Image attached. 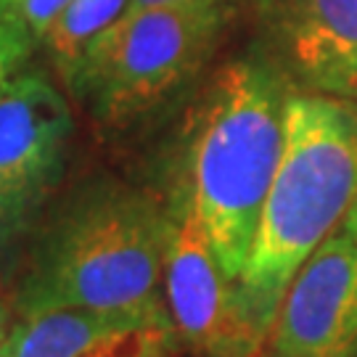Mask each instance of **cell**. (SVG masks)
<instances>
[{
	"label": "cell",
	"mask_w": 357,
	"mask_h": 357,
	"mask_svg": "<svg viewBox=\"0 0 357 357\" xmlns=\"http://www.w3.org/2000/svg\"><path fill=\"white\" fill-rule=\"evenodd\" d=\"M291 90L257 43L209 77L188 119L175 202L191 206L238 289L281 162Z\"/></svg>",
	"instance_id": "6da1fadb"
},
{
	"label": "cell",
	"mask_w": 357,
	"mask_h": 357,
	"mask_svg": "<svg viewBox=\"0 0 357 357\" xmlns=\"http://www.w3.org/2000/svg\"><path fill=\"white\" fill-rule=\"evenodd\" d=\"M357 196V106L291 90L281 162L262 206L241 299L268 342L294 275L344 222Z\"/></svg>",
	"instance_id": "7a4b0ae2"
},
{
	"label": "cell",
	"mask_w": 357,
	"mask_h": 357,
	"mask_svg": "<svg viewBox=\"0 0 357 357\" xmlns=\"http://www.w3.org/2000/svg\"><path fill=\"white\" fill-rule=\"evenodd\" d=\"M169 209L116 180L77 191L45 225L22 310L146 307L165 302Z\"/></svg>",
	"instance_id": "3957f363"
},
{
	"label": "cell",
	"mask_w": 357,
	"mask_h": 357,
	"mask_svg": "<svg viewBox=\"0 0 357 357\" xmlns=\"http://www.w3.org/2000/svg\"><path fill=\"white\" fill-rule=\"evenodd\" d=\"M236 8H159L114 24L64 69L98 125L128 130L172 101L220 48Z\"/></svg>",
	"instance_id": "277c9868"
},
{
	"label": "cell",
	"mask_w": 357,
	"mask_h": 357,
	"mask_svg": "<svg viewBox=\"0 0 357 357\" xmlns=\"http://www.w3.org/2000/svg\"><path fill=\"white\" fill-rule=\"evenodd\" d=\"M72 132L69 101L45 72L22 69L0 85V262L59 188Z\"/></svg>",
	"instance_id": "5b68a950"
},
{
	"label": "cell",
	"mask_w": 357,
	"mask_h": 357,
	"mask_svg": "<svg viewBox=\"0 0 357 357\" xmlns=\"http://www.w3.org/2000/svg\"><path fill=\"white\" fill-rule=\"evenodd\" d=\"M165 302L178 339L202 357H252L268 344L246 315L238 283L183 202L169 206Z\"/></svg>",
	"instance_id": "8992f818"
},
{
	"label": "cell",
	"mask_w": 357,
	"mask_h": 357,
	"mask_svg": "<svg viewBox=\"0 0 357 357\" xmlns=\"http://www.w3.org/2000/svg\"><path fill=\"white\" fill-rule=\"evenodd\" d=\"M259 45L294 90L352 101L357 0H252Z\"/></svg>",
	"instance_id": "52a82bcc"
},
{
	"label": "cell",
	"mask_w": 357,
	"mask_h": 357,
	"mask_svg": "<svg viewBox=\"0 0 357 357\" xmlns=\"http://www.w3.org/2000/svg\"><path fill=\"white\" fill-rule=\"evenodd\" d=\"M270 357H357V233L333 230L294 275Z\"/></svg>",
	"instance_id": "ba28073f"
},
{
	"label": "cell",
	"mask_w": 357,
	"mask_h": 357,
	"mask_svg": "<svg viewBox=\"0 0 357 357\" xmlns=\"http://www.w3.org/2000/svg\"><path fill=\"white\" fill-rule=\"evenodd\" d=\"M178 339L167 302L146 307H53L26 312L0 357H165Z\"/></svg>",
	"instance_id": "9c48e42d"
},
{
	"label": "cell",
	"mask_w": 357,
	"mask_h": 357,
	"mask_svg": "<svg viewBox=\"0 0 357 357\" xmlns=\"http://www.w3.org/2000/svg\"><path fill=\"white\" fill-rule=\"evenodd\" d=\"M125 3L128 0H72L53 19L40 43L51 51L59 66L66 69L88 48V43H93L122 16Z\"/></svg>",
	"instance_id": "30bf717a"
},
{
	"label": "cell",
	"mask_w": 357,
	"mask_h": 357,
	"mask_svg": "<svg viewBox=\"0 0 357 357\" xmlns=\"http://www.w3.org/2000/svg\"><path fill=\"white\" fill-rule=\"evenodd\" d=\"M38 38L6 0H0V85L16 77L32 56Z\"/></svg>",
	"instance_id": "8fae6325"
},
{
	"label": "cell",
	"mask_w": 357,
	"mask_h": 357,
	"mask_svg": "<svg viewBox=\"0 0 357 357\" xmlns=\"http://www.w3.org/2000/svg\"><path fill=\"white\" fill-rule=\"evenodd\" d=\"M159 8H238V0H128L119 19H130Z\"/></svg>",
	"instance_id": "7c38bea8"
},
{
	"label": "cell",
	"mask_w": 357,
	"mask_h": 357,
	"mask_svg": "<svg viewBox=\"0 0 357 357\" xmlns=\"http://www.w3.org/2000/svg\"><path fill=\"white\" fill-rule=\"evenodd\" d=\"M342 228L357 233V196H355V202H352V206H349V212H347L344 222H342Z\"/></svg>",
	"instance_id": "4fadbf2b"
},
{
	"label": "cell",
	"mask_w": 357,
	"mask_h": 357,
	"mask_svg": "<svg viewBox=\"0 0 357 357\" xmlns=\"http://www.w3.org/2000/svg\"><path fill=\"white\" fill-rule=\"evenodd\" d=\"M6 336H8V333H6V312L0 310V347L6 342Z\"/></svg>",
	"instance_id": "5bb4252c"
},
{
	"label": "cell",
	"mask_w": 357,
	"mask_h": 357,
	"mask_svg": "<svg viewBox=\"0 0 357 357\" xmlns=\"http://www.w3.org/2000/svg\"><path fill=\"white\" fill-rule=\"evenodd\" d=\"M352 103H357V93H355V98H352Z\"/></svg>",
	"instance_id": "9a60e30c"
},
{
	"label": "cell",
	"mask_w": 357,
	"mask_h": 357,
	"mask_svg": "<svg viewBox=\"0 0 357 357\" xmlns=\"http://www.w3.org/2000/svg\"><path fill=\"white\" fill-rule=\"evenodd\" d=\"M252 357H259V355H252ZM268 357H270V355H268Z\"/></svg>",
	"instance_id": "2e32d148"
},
{
	"label": "cell",
	"mask_w": 357,
	"mask_h": 357,
	"mask_svg": "<svg viewBox=\"0 0 357 357\" xmlns=\"http://www.w3.org/2000/svg\"><path fill=\"white\" fill-rule=\"evenodd\" d=\"M355 106H357V103H355Z\"/></svg>",
	"instance_id": "e0dca14e"
}]
</instances>
